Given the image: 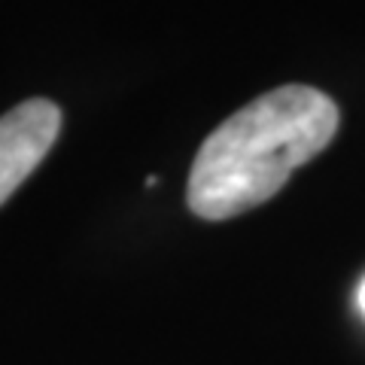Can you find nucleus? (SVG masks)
<instances>
[{
	"label": "nucleus",
	"instance_id": "1",
	"mask_svg": "<svg viewBox=\"0 0 365 365\" xmlns=\"http://www.w3.org/2000/svg\"><path fill=\"white\" fill-rule=\"evenodd\" d=\"M335 101L314 86H280L250 101L207 134L192 162L186 201L220 222L265 204L338 131Z\"/></svg>",
	"mask_w": 365,
	"mask_h": 365
},
{
	"label": "nucleus",
	"instance_id": "2",
	"mask_svg": "<svg viewBox=\"0 0 365 365\" xmlns=\"http://www.w3.org/2000/svg\"><path fill=\"white\" fill-rule=\"evenodd\" d=\"M61 131V110L46 98H31L0 116V207L16 195Z\"/></svg>",
	"mask_w": 365,
	"mask_h": 365
},
{
	"label": "nucleus",
	"instance_id": "3",
	"mask_svg": "<svg viewBox=\"0 0 365 365\" xmlns=\"http://www.w3.org/2000/svg\"><path fill=\"white\" fill-rule=\"evenodd\" d=\"M356 302H359V311H362V317H365V280L359 283V292H356Z\"/></svg>",
	"mask_w": 365,
	"mask_h": 365
}]
</instances>
